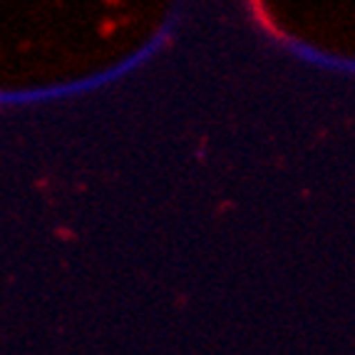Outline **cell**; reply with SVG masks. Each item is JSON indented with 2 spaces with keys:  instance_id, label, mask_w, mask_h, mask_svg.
<instances>
[]
</instances>
